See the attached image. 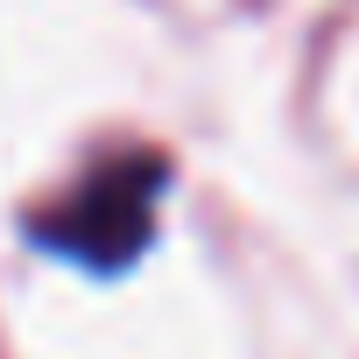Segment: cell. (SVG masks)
<instances>
[{
  "label": "cell",
  "mask_w": 359,
  "mask_h": 359,
  "mask_svg": "<svg viewBox=\"0 0 359 359\" xmlns=\"http://www.w3.org/2000/svg\"><path fill=\"white\" fill-rule=\"evenodd\" d=\"M162 184H169L162 155H113V162H99L92 176H78V191L57 198V205L36 219V240H43L50 254L78 261V268L113 275V268H127V261L148 247Z\"/></svg>",
  "instance_id": "1"
}]
</instances>
